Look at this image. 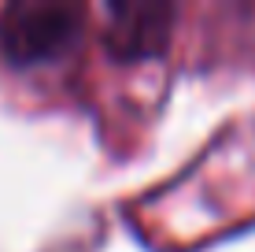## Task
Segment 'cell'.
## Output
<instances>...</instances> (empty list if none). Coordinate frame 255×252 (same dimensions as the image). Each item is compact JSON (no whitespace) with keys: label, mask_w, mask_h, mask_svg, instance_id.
<instances>
[{"label":"cell","mask_w":255,"mask_h":252,"mask_svg":"<svg viewBox=\"0 0 255 252\" xmlns=\"http://www.w3.org/2000/svg\"><path fill=\"white\" fill-rule=\"evenodd\" d=\"M85 11L56 0H15L0 7V56L11 67H41L70 52L82 37Z\"/></svg>","instance_id":"6da1fadb"},{"label":"cell","mask_w":255,"mask_h":252,"mask_svg":"<svg viewBox=\"0 0 255 252\" xmlns=\"http://www.w3.org/2000/svg\"><path fill=\"white\" fill-rule=\"evenodd\" d=\"M174 7L155 4V0H119L108 7V30H104V48L122 63L159 56L174 30Z\"/></svg>","instance_id":"7a4b0ae2"}]
</instances>
